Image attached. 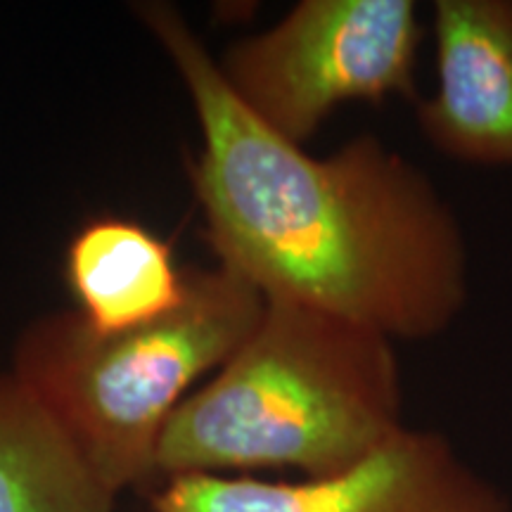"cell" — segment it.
<instances>
[{
  "instance_id": "obj_1",
  "label": "cell",
  "mask_w": 512,
  "mask_h": 512,
  "mask_svg": "<svg viewBox=\"0 0 512 512\" xmlns=\"http://www.w3.org/2000/svg\"><path fill=\"white\" fill-rule=\"evenodd\" d=\"M138 12L200 121L190 176L219 266L266 302L328 311L392 342L451 328L470 266L460 221L430 176L368 133L309 155L235 98L171 5Z\"/></svg>"
},
{
  "instance_id": "obj_2",
  "label": "cell",
  "mask_w": 512,
  "mask_h": 512,
  "mask_svg": "<svg viewBox=\"0 0 512 512\" xmlns=\"http://www.w3.org/2000/svg\"><path fill=\"white\" fill-rule=\"evenodd\" d=\"M394 342L328 311L266 302L242 347L188 394L157 446V479L356 465L401 430Z\"/></svg>"
},
{
  "instance_id": "obj_3",
  "label": "cell",
  "mask_w": 512,
  "mask_h": 512,
  "mask_svg": "<svg viewBox=\"0 0 512 512\" xmlns=\"http://www.w3.org/2000/svg\"><path fill=\"white\" fill-rule=\"evenodd\" d=\"M264 306L228 268H192L183 304L143 328L98 335L79 311L38 318L19 337L12 377L114 496L150 489L166 422L242 347Z\"/></svg>"
},
{
  "instance_id": "obj_4",
  "label": "cell",
  "mask_w": 512,
  "mask_h": 512,
  "mask_svg": "<svg viewBox=\"0 0 512 512\" xmlns=\"http://www.w3.org/2000/svg\"><path fill=\"white\" fill-rule=\"evenodd\" d=\"M425 38L413 0H302L219 62L242 105L302 145L347 102H415Z\"/></svg>"
},
{
  "instance_id": "obj_5",
  "label": "cell",
  "mask_w": 512,
  "mask_h": 512,
  "mask_svg": "<svg viewBox=\"0 0 512 512\" xmlns=\"http://www.w3.org/2000/svg\"><path fill=\"white\" fill-rule=\"evenodd\" d=\"M150 510L510 512V503L441 434L401 427L373 453L337 475L302 482L178 475L152 489Z\"/></svg>"
},
{
  "instance_id": "obj_6",
  "label": "cell",
  "mask_w": 512,
  "mask_h": 512,
  "mask_svg": "<svg viewBox=\"0 0 512 512\" xmlns=\"http://www.w3.org/2000/svg\"><path fill=\"white\" fill-rule=\"evenodd\" d=\"M437 91L415 121L441 155L512 166V0L434 3Z\"/></svg>"
},
{
  "instance_id": "obj_7",
  "label": "cell",
  "mask_w": 512,
  "mask_h": 512,
  "mask_svg": "<svg viewBox=\"0 0 512 512\" xmlns=\"http://www.w3.org/2000/svg\"><path fill=\"white\" fill-rule=\"evenodd\" d=\"M67 280L79 316L98 335L155 323L185 299L188 271L174 249L131 219L105 216L86 223L67 249Z\"/></svg>"
},
{
  "instance_id": "obj_8",
  "label": "cell",
  "mask_w": 512,
  "mask_h": 512,
  "mask_svg": "<svg viewBox=\"0 0 512 512\" xmlns=\"http://www.w3.org/2000/svg\"><path fill=\"white\" fill-rule=\"evenodd\" d=\"M117 496L12 373H0V512H114Z\"/></svg>"
}]
</instances>
